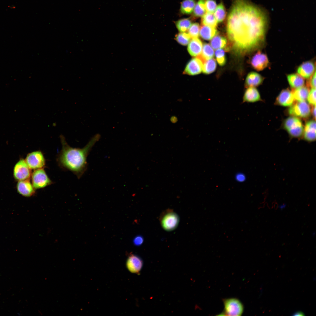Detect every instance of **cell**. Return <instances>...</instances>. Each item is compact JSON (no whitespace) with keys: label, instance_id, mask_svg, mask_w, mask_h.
Returning <instances> with one entry per match:
<instances>
[{"label":"cell","instance_id":"277c9868","mask_svg":"<svg viewBox=\"0 0 316 316\" xmlns=\"http://www.w3.org/2000/svg\"><path fill=\"white\" fill-rule=\"evenodd\" d=\"M224 310L220 315L241 316L243 314L244 308L241 301L236 298H230L224 300Z\"/></svg>","mask_w":316,"mask_h":316},{"label":"cell","instance_id":"9a60e30c","mask_svg":"<svg viewBox=\"0 0 316 316\" xmlns=\"http://www.w3.org/2000/svg\"><path fill=\"white\" fill-rule=\"evenodd\" d=\"M316 122L314 120L310 121L306 123L303 130L304 139L308 142H312L316 140Z\"/></svg>","mask_w":316,"mask_h":316},{"label":"cell","instance_id":"3957f363","mask_svg":"<svg viewBox=\"0 0 316 316\" xmlns=\"http://www.w3.org/2000/svg\"><path fill=\"white\" fill-rule=\"evenodd\" d=\"M284 128L293 138H299L303 135V127L301 121L295 116L290 117L285 121Z\"/></svg>","mask_w":316,"mask_h":316},{"label":"cell","instance_id":"1f68e13d","mask_svg":"<svg viewBox=\"0 0 316 316\" xmlns=\"http://www.w3.org/2000/svg\"><path fill=\"white\" fill-rule=\"evenodd\" d=\"M200 30V26L197 23L192 24L188 30V33L191 38H198Z\"/></svg>","mask_w":316,"mask_h":316},{"label":"cell","instance_id":"7c38bea8","mask_svg":"<svg viewBox=\"0 0 316 316\" xmlns=\"http://www.w3.org/2000/svg\"><path fill=\"white\" fill-rule=\"evenodd\" d=\"M17 189L20 194L26 197L32 196L35 192V188L29 179L19 181Z\"/></svg>","mask_w":316,"mask_h":316},{"label":"cell","instance_id":"d6a6232c","mask_svg":"<svg viewBox=\"0 0 316 316\" xmlns=\"http://www.w3.org/2000/svg\"><path fill=\"white\" fill-rule=\"evenodd\" d=\"M215 56L217 62L221 66L225 65L226 61V59L224 51L221 49L217 50L215 53Z\"/></svg>","mask_w":316,"mask_h":316},{"label":"cell","instance_id":"83f0119b","mask_svg":"<svg viewBox=\"0 0 316 316\" xmlns=\"http://www.w3.org/2000/svg\"><path fill=\"white\" fill-rule=\"evenodd\" d=\"M205 0H199L195 4L193 11L194 16L196 17H202L206 13Z\"/></svg>","mask_w":316,"mask_h":316},{"label":"cell","instance_id":"9c48e42d","mask_svg":"<svg viewBox=\"0 0 316 316\" xmlns=\"http://www.w3.org/2000/svg\"><path fill=\"white\" fill-rule=\"evenodd\" d=\"M13 175L14 178L19 181L30 178L31 175V169L25 160L21 159L16 163L13 169Z\"/></svg>","mask_w":316,"mask_h":316},{"label":"cell","instance_id":"30bf717a","mask_svg":"<svg viewBox=\"0 0 316 316\" xmlns=\"http://www.w3.org/2000/svg\"><path fill=\"white\" fill-rule=\"evenodd\" d=\"M269 63V61L267 55L260 51H258L253 56L251 61L253 67L258 71L264 69Z\"/></svg>","mask_w":316,"mask_h":316},{"label":"cell","instance_id":"7a4b0ae2","mask_svg":"<svg viewBox=\"0 0 316 316\" xmlns=\"http://www.w3.org/2000/svg\"><path fill=\"white\" fill-rule=\"evenodd\" d=\"M96 140L90 142L83 148H74L70 146L63 139L62 148L59 154L57 161L62 168L70 171L78 178L86 170L87 157L95 143Z\"/></svg>","mask_w":316,"mask_h":316},{"label":"cell","instance_id":"74e56055","mask_svg":"<svg viewBox=\"0 0 316 316\" xmlns=\"http://www.w3.org/2000/svg\"><path fill=\"white\" fill-rule=\"evenodd\" d=\"M144 239L143 237L140 236H138L135 237L133 240V243L137 246L141 245L143 243Z\"/></svg>","mask_w":316,"mask_h":316},{"label":"cell","instance_id":"ab89813d","mask_svg":"<svg viewBox=\"0 0 316 316\" xmlns=\"http://www.w3.org/2000/svg\"><path fill=\"white\" fill-rule=\"evenodd\" d=\"M312 114L313 116V117L315 118V119L316 118V107L315 105L314 106L312 109Z\"/></svg>","mask_w":316,"mask_h":316},{"label":"cell","instance_id":"5b68a950","mask_svg":"<svg viewBox=\"0 0 316 316\" xmlns=\"http://www.w3.org/2000/svg\"><path fill=\"white\" fill-rule=\"evenodd\" d=\"M179 220L178 214L171 210H168L163 213L160 219L162 227L167 231L175 229L178 225Z\"/></svg>","mask_w":316,"mask_h":316},{"label":"cell","instance_id":"4fadbf2b","mask_svg":"<svg viewBox=\"0 0 316 316\" xmlns=\"http://www.w3.org/2000/svg\"><path fill=\"white\" fill-rule=\"evenodd\" d=\"M315 71V65L311 61L305 62L298 68L297 73L302 77L306 78H310Z\"/></svg>","mask_w":316,"mask_h":316},{"label":"cell","instance_id":"f546056e","mask_svg":"<svg viewBox=\"0 0 316 316\" xmlns=\"http://www.w3.org/2000/svg\"><path fill=\"white\" fill-rule=\"evenodd\" d=\"M214 16L218 23L223 21L226 16V11L224 6L222 3H220L214 12Z\"/></svg>","mask_w":316,"mask_h":316},{"label":"cell","instance_id":"836d02e7","mask_svg":"<svg viewBox=\"0 0 316 316\" xmlns=\"http://www.w3.org/2000/svg\"><path fill=\"white\" fill-rule=\"evenodd\" d=\"M205 8L207 12L213 13L217 8V4L214 0H206L205 1Z\"/></svg>","mask_w":316,"mask_h":316},{"label":"cell","instance_id":"d4e9b609","mask_svg":"<svg viewBox=\"0 0 316 316\" xmlns=\"http://www.w3.org/2000/svg\"><path fill=\"white\" fill-rule=\"evenodd\" d=\"M227 41L226 39L221 36L216 35L211 40L210 44L214 49L225 48L226 47Z\"/></svg>","mask_w":316,"mask_h":316},{"label":"cell","instance_id":"60d3db41","mask_svg":"<svg viewBox=\"0 0 316 316\" xmlns=\"http://www.w3.org/2000/svg\"><path fill=\"white\" fill-rule=\"evenodd\" d=\"M286 206V204H283L279 206V207L281 210H282L283 209L285 208Z\"/></svg>","mask_w":316,"mask_h":316},{"label":"cell","instance_id":"484cf974","mask_svg":"<svg viewBox=\"0 0 316 316\" xmlns=\"http://www.w3.org/2000/svg\"><path fill=\"white\" fill-rule=\"evenodd\" d=\"M217 63L214 59H208L203 63L202 72L205 74H209L215 71Z\"/></svg>","mask_w":316,"mask_h":316},{"label":"cell","instance_id":"6da1fadb","mask_svg":"<svg viewBox=\"0 0 316 316\" xmlns=\"http://www.w3.org/2000/svg\"><path fill=\"white\" fill-rule=\"evenodd\" d=\"M268 17L264 10L245 0H235L228 16L226 30L230 46L245 54L264 43Z\"/></svg>","mask_w":316,"mask_h":316},{"label":"cell","instance_id":"603a6c76","mask_svg":"<svg viewBox=\"0 0 316 316\" xmlns=\"http://www.w3.org/2000/svg\"><path fill=\"white\" fill-rule=\"evenodd\" d=\"M214 55V51L212 47L207 43H204L202 46L201 54L197 56L203 63L207 60L213 57Z\"/></svg>","mask_w":316,"mask_h":316},{"label":"cell","instance_id":"d6986e66","mask_svg":"<svg viewBox=\"0 0 316 316\" xmlns=\"http://www.w3.org/2000/svg\"><path fill=\"white\" fill-rule=\"evenodd\" d=\"M202 44L198 38H192L189 43L188 51L190 55L193 56H198L202 52Z\"/></svg>","mask_w":316,"mask_h":316},{"label":"cell","instance_id":"8d00e7d4","mask_svg":"<svg viewBox=\"0 0 316 316\" xmlns=\"http://www.w3.org/2000/svg\"><path fill=\"white\" fill-rule=\"evenodd\" d=\"M235 178L238 182L243 183L245 181L246 177L244 173L242 172H238L235 174Z\"/></svg>","mask_w":316,"mask_h":316},{"label":"cell","instance_id":"4316f807","mask_svg":"<svg viewBox=\"0 0 316 316\" xmlns=\"http://www.w3.org/2000/svg\"><path fill=\"white\" fill-rule=\"evenodd\" d=\"M201 23L202 25L215 28L217 26L218 23L214 15L212 13L208 12L205 13L202 16Z\"/></svg>","mask_w":316,"mask_h":316},{"label":"cell","instance_id":"5bb4252c","mask_svg":"<svg viewBox=\"0 0 316 316\" xmlns=\"http://www.w3.org/2000/svg\"><path fill=\"white\" fill-rule=\"evenodd\" d=\"M294 100L291 91L286 89L282 90L279 93L276 99V102L279 105L286 107L291 105Z\"/></svg>","mask_w":316,"mask_h":316},{"label":"cell","instance_id":"cb8c5ba5","mask_svg":"<svg viewBox=\"0 0 316 316\" xmlns=\"http://www.w3.org/2000/svg\"><path fill=\"white\" fill-rule=\"evenodd\" d=\"M195 4V0H184L181 4V13L183 14H190L193 11Z\"/></svg>","mask_w":316,"mask_h":316},{"label":"cell","instance_id":"e0dca14e","mask_svg":"<svg viewBox=\"0 0 316 316\" xmlns=\"http://www.w3.org/2000/svg\"><path fill=\"white\" fill-rule=\"evenodd\" d=\"M264 80V78L259 74L252 72L249 73L246 78L245 87H255L261 84Z\"/></svg>","mask_w":316,"mask_h":316},{"label":"cell","instance_id":"e575fe53","mask_svg":"<svg viewBox=\"0 0 316 316\" xmlns=\"http://www.w3.org/2000/svg\"><path fill=\"white\" fill-rule=\"evenodd\" d=\"M307 99L308 102L311 104L316 105V89L312 88L309 91Z\"/></svg>","mask_w":316,"mask_h":316},{"label":"cell","instance_id":"8fae6325","mask_svg":"<svg viewBox=\"0 0 316 316\" xmlns=\"http://www.w3.org/2000/svg\"><path fill=\"white\" fill-rule=\"evenodd\" d=\"M202 67L203 63L200 58L198 57L193 58L186 65L183 73L188 75H196L201 72Z\"/></svg>","mask_w":316,"mask_h":316},{"label":"cell","instance_id":"f35d334b","mask_svg":"<svg viewBox=\"0 0 316 316\" xmlns=\"http://www.w3.org/2000/svg\"><path fill=\"white\" fill-rule=\"evenodd\" d=\"M305 315L301 311H297L293 314V316H303Z\"/></svg>","mask_w":316,"mask_h":316},{"label":"cell","instance_id":"8992f818","mask_svg":"<svg viewBox=\"0 0 316 316\" xmlns=\"http://www.w3.org/2000/svg\"><path fill=\"white\" fill-rule=\"evenodd\" d=\"M31 175L32 183L35 189L43 188L52 183L43 168L35 170Z\"/></svg>","mask_w":316,"mask_h":316},{"label":"cell","instance_id":"ac0fdd59","mask_svg":"<svg viewBox=\"0 0 316 316\" xmlns=\"http://www.w3.org/2000/svg\"><path fill=\"white\" fill-rule=\"evenodd\" d=\"M127 266L129 270L133 273H138L141 269L142 261L138 256L134 255H130L127 261Z\"/></svg>","mask_w":316,"mask_h":316},{"label":"cell","instance_id":"52a82bcc","mask_svg":"<svg viewBox=\"0 0 316 316\" xmlns=\"http://www.w3.org/2000/svg\"><path fill=\"white\" fill-rule=\"evenodd\" d=\"M310 112V106L305 101H297L291 105L288 109V113L290 115L302 118L309 117Z\"/></svg>","mask_w":316,"mask_h":316},{"label":"cell","instance_id":"f1b7e54d","mask_svg":"<svg viewBox=\"0 0 316 316\" xmlns=\"http://www.w3.org/2000/svg\"><path fill=\"white\" fill-rule=\"evenodd\" d=\"M175 24L178 30L181 32H183L188 30L191 25V22L189 18H185L178 20Z\"/></svg>","mask_w":316,"mask_h":316},{"label":"cell","instance_id":"b9f144b4","mask_svg":"<svg viewBox=\"0 0 316 316\" xmlns=\"http://www.w3.org/2000/svg\"><path fill=\"white\" fill-rule=\"evenodd\" d=\"M315 232H314L313 233H312V235H313V236H315Z\"/></svg>","mask_w":316,"mask_h":316},{"label":"cell","instance_id":"44dd1931","mask_svg":"<svg viewBox=\"0 0 316 316\" xmlns=\"http://www.w3.org/2000/svg\"><path fill=\"white\" fill-rule=\"evenodd\" d=\"M199 33L202 38L209 40L217 34V31L215 28L202 25L200 28Z\"/></svg>","mask_w":316,"mask_h":316},{"label":"cell","instance_id":"ba28073f","mask_svg":"<svg viewBox=\"0 0 316 316\" xmlns=\"http://www.w3.org/2000/svg\"><path fill=\"white\" fill-rule=\"evenodd\" d=\"M25 161L31 169L43 168L45 165V160L42 152L38 150L28 154Z\"/></svg>","mask_w":316,"mask_h":316},{"label":"cell","instance_id":"ffe728a7","mask_svg":"<svg viewBox=\"0 0 316 316\" xmlns=\"http://www.w3.org/2000/svg\"><path fill=\"white\" fill-rule=\"evenodd\" d=\"M291 92L294 100L301 101H305L307 99L309 90L307 87L303 86L294 89Z\"/></svg>","mask_w":316,"mask_h":316},{"label":"cell","instance_id":"7402d4cb","mask_svg":"<svg viewBox=\"0 0 316 316\" xmlns=\"http://www.w3.org/2000/svg\"><path fill=\"white\" fill-rule=\"evenodd\" d=\"M287 78L290 85L293 89L302 87L305 83V81L303 77L297 74L288 75Z\"/></svg>","mask_w":316,"mask_h":316},{"label":"cell","instance_id":"2e32d148","mask_svg":"<svg viewBox=\"0 0 316 316\" xmlns=\"http://www.w3.org/2000/svg\"><path fill=\"white\" fill-rule=\"evenodd\" d=\"M260 99V95L258 90L255 87H248L244 92L242 103L254 102Z\"/></svg>","mask_w":316,"mask_h":316},{"label":"cell","instance_id":"4dcf8cb0","mask_svg":"<svg viewBox=\"0 0 316 316\" xmlns=\"http://www.w3.org/2000/svg\"><path fill=\"white\" fill-rule=\"evenodd\" d=\"M191 38L188 34L185 32H180L175 36L176 40L179 44L184 46H186L188 44Z\"/></svg>","mask_w":316,"mask_h":316},{"label":"cell","instance_id":"d590c367","mask_svg":"<svg viewBox=\"0 0 316 316\" xmlns=\"http://www.w3.org/2000/svg\"><path fill=\"white\" fill-rule=\"evenodd\" d=\"M307 85L312 88L316 89V72L310 78V79L307 82Z\"/></svg>","mask_w":316,"mask_h":316}]
</instances>
